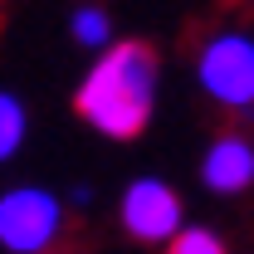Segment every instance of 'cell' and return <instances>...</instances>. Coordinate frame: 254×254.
<instances>
[{"mask_svg": "<svg viewBox=\"0 0 254 254\" xmlns=\"http://www.w3.org/2000/svg\"><path fill=\"white\" fill-rule=\"evenodd\" d=\"M157 108V59L142 44H113L78 83V113L103 137H137Z\"/></svg>", "mask_w": 254, "mask_h": 254, "instance_id": "cell-1", "label": "cell"}, {"mask_svg": "<svg viewBox=\"0 0 254 254\" xmlns=\"http://www.w3.org/2000/svg\"><path fill=\"white\" fill-rule=\"evenodd\" d=\"M195 78L210 93V103H220L230 113H250L254 108V34H240V30L215 34L200 49Z\"/></svg>", "mask_w": 254, "mask_h": 254, "instance_id": "cell-2", "label": "cell"}, {"mask_svg": "<svg viewBox=\"0 0 254 254\" xmlns=\"http://www.w3.org/2000/svg\"><path fill=\"white\" fill-rule=\"evenodd\" d=\"M64 210L54 190L44 186H10L0 195V245L5 254H44L59 240Z\"/></svg>", "mask_w": 254, "mask_h": 254, "instance_id": "cell-3", "label": "cell"}, {"mask_svg": "<svg viewBox=\"0 0 254 254\" xmlns=\"http://www.w3.org/2000/svg\"><path fill=\"white\" fill-rule=\"evenodd\" d=\"M123 225L132 240L142 245H171L186 220H181V195L166 186L161 176H137L123 190Z\"/></svg>", "mask_w": 254, "mask_h": 254, "instance_id": "cell-4", "label": "cell"}, {"mask_svg": "<svg viewBox=\"0 0 254 254\" xmlns=\"http://www.w3.org/2000/svg\"><path fill=\"white\" fill-rule=\"evenodd\" d=\"M200 181L220 195H235V190L254 186V142L250 137H235L225 132L205 147V161H200Z\"/></svg>", "mask_w": 254, "mask_h": 254, "instance_id": "cell-5", "label": "cell"}, {"mask_svg": "<svg viewBox=\"0 0 254 254\" xmlns=\"http://www.w3.org/2000/svg\"><path fill=\"white\" fill-rule=\"evenodd\" d=\"M68 34L83 49H113V25H108V15L98 5H78L73 20H68Z\"/></svg>", "mask_w": 254, "mask_h": 254, "instance_id": "cell-6", "label": "cell"}, {"mask_svg": "<svg viewBox=\"0 0 254 254\" xmlns=\"http://www.w3.org/2000/svg\"><path fill=\"white\" fill-rule=\"evenodd\" d=\"M20 142H25V108L15 93H0V157H15Z\"/></svg>", "mask_w": 254, "mask_h": 254, "instance_id": "cell-7", "label": "cell"}, {"mask_svg": "<svg viewBox=\"0 0 254 254\" xmlns=\"http://www.w3.org/2000/svg\"><path fill=\"white\" fill-rule=\"evenodd\" d=\"M166 254H225V240L215 230H205V225H186V230L166 245Z\"/></svg>", "mask_w": 254, "mask_h": 254, "instance_id": "cell-8", "label": "cell"}]
</instances>
